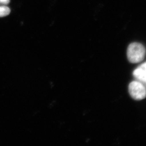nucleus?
I'll return each instance as SVG.
<instances>
[{"label":"nucleus","instance_id":"obj_3","mask_svg":"<svg viewBox=\"0 0 146 146\" xmlns=\"http://www.w3.org/2000/svg\"><path fill=\"white\" fill-rule=\"evenodd\" d=\"M136 81L141 83L146 89V74L142 69L138 67L133 73Z\"/></svg>","mask_w":146,"mask_h":146},{"label":"nucleus","instance_id":"obj_5","mask_svg":"<svg viewBox=\"0 0 146 146\" xmlns=\"http://www.w3.org/2000/svg\"><path fill=\"white\" fill-rule=\"evenodd\" d=\"M139 67L142 69V70H143L144 72H145V73L146 74V62L142 64Z\"/></svg>","mask_w":146,"mask_h":146},{"label":"nucleus","instance_id":"obj_6","mask_svg":"<svg viewBox=\"0 0 146 146\" xmlns=\"http://www.w3.org/2000/svg\"><path fill=\"white\" fill-rule=\"evenodd\" d=\"M10 0H0V4L6 5L10 3Z\"/></svg>","mask_w":146,"mask_h":146},{"label":"nucleus","instance_id":"obj_1","mask_svg":"<svg viewBox=\"0 0 146 146\" xmlns=\"http://www.w3.org/2000/svg\"><path fill=\"white\" fill-rule=\"evenodd\" d=\"M145 52V47L142 44L132 43L129 46L127 49V57L131 63H139L143 60Z\"/></svg>","mask_w":146,"mask_h":146},{"label":"nucleus","instance_id":"obj_4","mask_svg":"<svg viewBox=\"0 0 146 146\" xmlns=\"http://www.w3.org/2000/svg\"><path fill=\"white\" fill-rule=\"evenodd\" d=\"M11 13V10L5 6H0V17H3L8 15Z\"/></svg>","mask_w":146,"mask_h":146},{"label":"nucleus","instance_id":"obj_2","mask_svg":"<svg viewBox=\"0 0 146 146\" xmlns=\"http://www.w3.org/2000/svg\"><path fill=\"white\" fill-rule=\"evenodd\" d=\"M129 91L130 95L133 99L140 100L146 97V89L139 82L135 80L132 81L129 86Z\"/></svg>","mask_w":146,"mask_h":146}]
</instances>
